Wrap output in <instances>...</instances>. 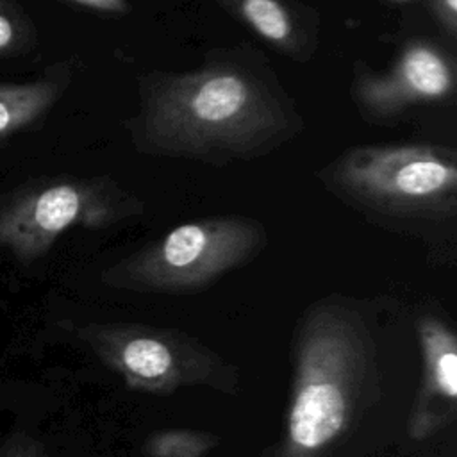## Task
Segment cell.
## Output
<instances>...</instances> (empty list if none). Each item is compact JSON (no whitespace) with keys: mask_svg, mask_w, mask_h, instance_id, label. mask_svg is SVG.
<instances>
[{"mask_svg":"<svg viewBox=\"0 0 457 457\" xmlns=\"http://www.w3.org/2000/svg\"><path fill=\"white\" fill-rule=\"evenodd\" d=\"M216 445V437L195 430H164L146 443L148 457H202Z\"/></svg>","mask_w":457,"mask_h":457,"instance_id":"12","label":"cell"},{"mask_svg":"<svg viewBox=\"0 0 457 457\" xmlns=\"http://www.w3.org/2000/svg\"><path fill=\"white\" fill-rule=\"evenodd\" d=\"M141 211L134 195L104 177L43 179L0 200V250L32 262L71 227L105 228Z\"/></svg>","mask_w":457,"mask_h":457,"instance_id":"5","label":"cell"},{"mask_svg":"<svg viewBox=\"0 0 457 457\" xmlns=\"http://www.w3.org/2000/svg\"><path fill=\"white\" fill-rule=\"evenodd\" d=\"M0 457H48L43 446L25 434H12L0 445Z\"/></svg>","mask_w":457,"mask_h":457,"instance_id":"13","label":"cell"},{"mask_svg":"<svg viewBox=\"0 0 457 457\" xmlns=\"http://www.w3.org/2000/svg\"><path fill=\"white\" fill-rule=\"evenodd\" d=\"M36 29L16 0H0V59L29 52Z\"/></svg>","mask_w":457,"mask_h":457,"instance_id":"11","label":"cell"},{"mask_svg":"<svg viewBox=\"0 0 457 457\" xmlns=\"http://www.w3.org/2000/svg\"><path fill=\"white\" fill-rule=\"evenodd\" d=\"M420 377L407 416V434L420 443L443 430L457 414V337L446 320L423 314L416 321Z\"/></svg>","mask_w":457,"mask_h":457,"instance_id":"8","label":"cell"},{"mask_svg":"<svg viewBox=\"0 0 457 457\" xmlns=\"http://www.w3.org/2000/svg\"><path fill=\"white\" fill-rule=\"evenodd\" d=\"M434 16L450 39L457 32V0H432Z\"/></svg>","mask_w":457,"mask_h":457,"instance_id":"14","label":"cell"},{"mask_svg":"<svg viewBox=\"0 0 457 457\" xmlns=\"http://www.w3.org/2000/svg\"><path fill=\"white\" fill-rule=\"evenodd\" d=\"M79 336L134 389L170 393L196 384L214 387L225 377L216 355L171 330L111 323L86 325Z\"/></svg>","mask_w":457,"mask_h":457,"instance_id":"6","label":"cell"},{"mask_svg":"<svg viewBox=\"0 0 457 457\" xmlns=\"http://www.w3.org/2000/svg\"><path fill=\"white\" fill-rule=\"evenodd\" d=\"M70 73L55 68L29 82H0V143L34 127L68 87Z\"/></svg>","mask_w":457,"mask_h":457,"instance_id":"10","label":"cell"},{"mask_svg":"<svg viewBox=\"0 0 457 457\" xmlns=\"http://www.w3.org/2000/svg\"><path fill=\"white\" fill-rule=\"evenodd\" d=\"M382 343L357 305L314 303L296 328L284 434L264 457H357L371 416H384Z\"/></svg>","mask_w":457,"mask_h":457,"instance_id":"2","label":"cell"},{"mask_svg":"<svg viewBox=\"0 0 457 457\" xmlns=\"http://www.w3.org/2000/svg\"><path fill=\"white\" fill-rule=\"evenodd\" d=\"M346 204L389 221H445L457 214V155L437 145H361L321 171Z\"/></svg>","mask_w":457,"mask_h":457,"instance_id":"3","label":"cell"},{"mask_svg":"<svg viewBox=\"0 0 457 457\" xmlns=\"http://www.w3.org/2000/svg\"><path fill=\"white\" fill-rule=\"evenodd\" d=\"M300 129L302 120L277 82L234 59L146 75L130 120L139 152L212 164L264 155Z\"/></svg>","mask_w":457,"mask_h":457,"instance_id":"1","label":"cell"},{"mask_svg":"<svg viewBox=\"0 0 457 457\" xmlns=\"http://www.w3.org/2000/svg\"><path fill=\"white\" fill-rule=\"evenodd\" d=\"M82 7L105 12V14H127L132 7L129 0H68Z\"/></svg>","mask_w":457,"mask_h":457,"instance_id":"15","label":"cell"},{"mask_svg":"<svg viewBox=\"0 0 457 457\" xmlns=\"http://www.w3.org/2000/svg\"><path fill=\"white\" fill-rule=\"evenodd\" d=\"M278 52L307 61L314 37L286 0H216Z\"/></svg>","mask_w":457,"mask_h":457,"instance_id":"9","label":"cell"},{"mask_svg":"<svg viewBox=\"0 0 457 457\" xmlns=\"http://www.w3.org/2000/svg\"><path fill=\"white\" fill-rule=\"evenodd\" d=\"M455 91V66L437 45L423 39L407 43L395 64L384 71H371L355 64L352 96L362 116L373 123L396 118L405 109L441 102Z\"/></svg>","mask_w":457,"mask_h":457,"instance_id":"7","label":"cell"},{"mask_svg":"<svg viewBox=\"0 0 457 457\" xmlns=\"http://www.w3.org/2000/svg\"><path fill=\"white\" fill-rule=\"evenodd\" d=\"M266 241L264 225L248 216L191 220L118 261L102 278L134 291L193 293L253 259Z\"/></svg>","mask_w":457,"mask_h":457,"instance_id":"4","label":"cell"}]
</instances>
